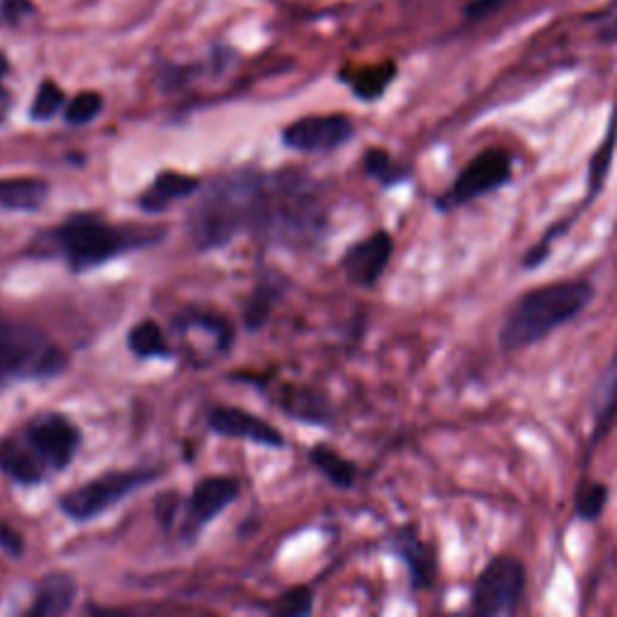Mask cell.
Segmentation results:
<instances>
[{"label": "cell", "instance_id": "obj_1", "mask_svg": "<svg viewBox=\"0 0 617 617\" xmlns=\"http://www.w3.org/2000/svg\"><path fill=\"white\" fill-rule=\"evenodd\" d=\"M166 235L162 227H138V225H113L97 213H73L56 227L44 229L39 235L30 253L44 259H61L73 273L95 270L123 253L152 247Z\"/></svg>", "mask_w": 617, "mask_h": 617}, {"label": "cell", "instance_id": "obj_2", "mask_svg": "<svg viewBox=\"0 0 617 617\" xmlns=\"http://www.w3.org/2000/svg\"><path fill=\"white\" fill-rule=\"evenodd\" d=\"M326 227L321 188L306 172H263L251 235L266 243L302 249L314 243Z\"/></svg>", "mask_w": 617, "mask_h": 617}, {"label": "cell", "instance_id": "obj_3", "mask_svg": "<svg viewBox=\"0 0 617 617\" xmlns=\"http://www.w3.org/2000/svg\"><path fill=\"white\" fill-rule=\"evenodd\" d=\"M261 184L263 172L243 166V170L220 174L201 186L203 191L186 217L191 247L208 253L229 247L243 231H251Z\"/></svg>", "mask_w": 617, "mask_h": 617}, {"label": "cell", "instance_id": "obj_4", "mask_svg": "<svg viewBox=\"0 0 617 617\" xmlns=\"http://www.w3.org/2000/svg\"><path fill=\"white\" fill-rule=\"evenodd\" d=\"M594 285L584 278L558 280L533 288L511 304L499 326L501 350H526L552 331L567 326L594 302Z\"/></svg>", "mask_w": 617, "mask_h": 617}, {"label": "cell", "instance_id": "obj_5", "mask_svg": "<svg viewBox=\"0 0 617 617\" xmlns=\"http://www.w3.org/2000/svg\"><path fill=\"white\" fill-rule=\"evenodd\" d=\"M68 357L42 328L0 312V391L20 381L63 375Z\"/></svg>", "mask_w": 617, "mask_h": 617}, {"label": "cell", "instance_id": "obj_6", "mask_svg": "<svg viewBox=\"0 0 617 617\" xmlns=\"http://www.w3.org/2000/svg\"><path fill=\"white\" fill-rule=\"evenodd\" d=\"M158 470L148 468H126V470H107L93 480H85L73 490L58 497V509L75 523L95 521L101 513H107L116 505H121L126 497L143 490L145 485L158 480Z\"/></svg>", "mask_w": 617, "mask_h": 617}, {"label": "cell", "instance_id": "obj_7", "mask_svg": "<svg viewBox=\"0 0 617 617\" xmlns=\"http://www.w3.org/2000/svg\"><path fill=\"white\" fill-rule=\"evenodd\" d=\"M526 596V570L513 558H495L475 578L470 613L483 617H507L521 610Z\"/></svg>", "mask_w": 617, "mask_h": 617}, {"label": "cell", "instance_id": "obj_8", "mask_svg": "<svg viewBox=\"0 0 617 617\" xmlns=\"http://www.w3.org/2000/svg\"><path fill=\"white\" fill-rule=\"evenodd\" d=\"M18 434L48 475L66 470L83 444V432L63 413L36 415Z\"/></svg>", "mask_w": 617, "mask_h": 617}, {"label": "cell", "instance_id": "obj_9", "mask_svg": "<svg viewBox=\"0 0 617 617\" xmlns=\"http://www.w3.org/2000/svg\"><path fill=\"white\" fill-rule=\"evenodd\" d=\"M513 164L511 158L499 148H490L475 154V158L463 166L454 184L448 186L440 198H436V208L448 213L461 205H468L478 201L487 193H492L511 182Z\"/></svg>", "mask_w": 617, "mask_h": 617}, {"label": "cell", "instance_id": "obj_10", "mask_svg": "<svg viewBox=\"0 0 617 617\" xmlns=\"http://www.w3.org/2000/svg\"><path fill=\"white\" fill-rule=\"evenodd\" d=\"M239 492L241 485L237 478H231V475H210V478L198 480L191 497L186 499L182 521H178V535H182V540H186L188 545L196 543L198 535L210 526V521L235 505Z\"/></svg>", "mask_w": 617, "mask_h": 617}, {"label": "cell", "instance_id": "obj_11", "mask_svg": "<svg viewBox=\"0 0 617 617\" xmlns=\"http://www.w3.org/2000/svg\"><path fill=\"white\" fill-rule=\"evenodd\" d=\"M355 136V123L343 113L304 116L282 131V143L294 152L326 154L347 145Z\"/></svg>", "mask_w": 617, "mask_h": 617}, {"label": "cell", "instance_id": "obj_12", "mask_svg": "<svg viewBox=\"0 0 617 617\" xmlns=\"http://www.w3.org/2000/svg\"><path fill=\"white\" fill-rule=\"evenodd\" d=\"M391 256H393V237L389 231L379 229L367 239L347 247V251L340 259V268L353 285L371 290L386 273V268H389Z\"/></svg>", "mask_w": 617, "mask_h": 617}, {"label": "cell", "instance_id": "obj_13", "mask_svg": "<svg viewBox=\"0 0 617 617\" xmlns=\"http://www.w3.org/2000/svg\"><path fill=\"white\" fill-rule=\"evenodd\" d=\"M208 430L227 440H247L268 448L285 446V436L263 418L231 405H215L208 410Z\"/></svg>", "mask_w": 617, "mask_h": 617}, {"label": "cell", "instance_id": "obj_14", "mask_svg": "<svg viewBox=\"0 0 617 617\" xmlns=\"http://www.w3.org/2000/svg\"><path fill=\"white\" fill-rule=\"evenodd\" d=\"M201 186H203V182L198 176L164 170L154 176V182L143 193H140L138 208L150 215L164 213L166 208H172L176 201H184V198L193 196V193H198Z\"/></svg>", "mask_w": 617, "mask_h": 617}, {"label": "cell", "instance_id": "obj_15", "mask_svg": "<svg viewBox=\"0 0 617 617\" xmlns=\"http://www.w3.org/2000/svg\"><path fill=\"white\" fill-rule=\"evenodd\" d=\"M391 548L405 564L413 588L420 591V588H430L434 584V576H436L434 555H432L430 545L424 543V540L413 529L398 531Z\"/></svg>", "mask_w": 617, "mask_h": 617}, {"label": "cell", "instance_id": "obj_16", "mask_svg": "<svg viewBox=\"0 0 617 617\" xmlns=\"http://www.w3.org/2000/svg\"><path fill=\"white\" fill-rule=\"evenodd\" d=\"M77 598V582L68 572H51L34 591V603L28 615L32 617H56L73 610Z\"/></svg>", "mask_w": 617, "mask_h": 617}, {"label": "cell", "instance_id": "obj_17", "mask_svg": "<svg viewBox=\"0 0 617 617\" xmlns=\"http://www.w3.org/2000/svg\"><path fill=\"white\" fill-rule=\"evenodd\" d=\"M591 415H594V434H591V444H598L617 422V345L606 369L600 371V377L594 386V393H591Z\"/></svg>", "mask_w": 617, "mask_h": 617}, {"label": "cell", "instance_id": "obj_18", "mask_svg": "<svg viewBox=\"0 0 617 617\" xmlns=\"http://www.w3.org/2000/svg\"><path fill=\"white\" fill-rule=\"evenodd\" d=\"M0 470H3L12 483L24 487L44 483V478L48 475L42 466H39V461L32 456L28 444L20 440V434L6 436V440L0 442Z\"/></svg>", "mask_w": 617, "mask_h": 617}, {"label": "cell", "instance_id": "obj_19", "mask_svg": "<svg viewBox=\"0 0 617 617\" xmlns=\"http://www.w3.org/2000/svg\"><path fill=\"white\" fill-rule=\"evenodd\" d=\"M48 182L34 176L0 178V208L36 213L48 198Z\"/></svg>", "mask_w": 617, "mask_h": 617}, {"label": "cell", "instance_id": "obj_20", "mask_svg": "<svg viewBox=\"0 0 617 617\" xmlns=\"http://www.w3.org/2000/svg\"><path fill=\"white\" fill-rule=\"evenodd\" d=\"M278 403L294 420L312 424H328L333 420L328 398L316 389H306V386H302V389H285L278 398Z\"/></svg>", "mask_w": 617, "mask_h": 617}, {"label": "cell", "instance_id": "obj_21", "mask_svg": "<svg viewBox=\"0 0 617 617\" xmlns=\"http://www.w3.org/2000/svg\"><path fill=\"white\" fill-rule=\"evenodd\" d=\"M285 294V282L275 273H266L259 278V285L253 288L251 297L243 308V326L247 331H259L266 326V321L273 314V306L282 300Z\"/></svg>", "mask_w": 617, "mask_h": 617}, {"label": "cell", "instance_id": "obj_22", "mask_svg": "<svg viewBox=\"0 0 617 617\" xmlns=\"http://www.w3.org/2000/svg\"><path fill=\"white\" fill-rule=\"evenodd\" d=\"M176 331H188V328H203L208 331L215 338L217 350H229L231 343H235V328H231L229 321L215 312H203V308H184L182 314L174 318Z\"/></svg>", "mask_w": 617, "mask_h": 617}, {"label": "cell", "instance_id": "obj_23", "mask_svg": "<svg viewBox=\"0 0 617 617\" xmlns=\"http://www.w3.org/2000/svg\"><path fill=\"white\" fill-rule=\"evenodd\" d=\"M308 461L314 463V468L324 475V478L340 487V490H350L357 480V468L353 461H347L345 456H340L336 448H331L326 444H318L314 446L312 452H308Z\"/></svg>", "mask_w": 617, "mask_h": 617}, {"label": "cell", "instance_id": "obj_24", "mask_svg": "<svg viewBox=\"0 0 617 617\" xmlns=\"http://www.w3.org/2000/svg\"><path fill=\"white\" fill-rule=\"evenodd\" d=\"M128 350L140 359H164L172 357L170 345L164 340V331L152 318H143L128 333Z\"/></svg>", "mask_w": 617, "mask_h": 617}, {"label": "cell", "instance_id": "obj_25", "mask_svg": "<svg viewBox=\"0 0 617 617\" xmlns=\"http://www.w3.org/2000/svg\"><path fill=\"white\" fill-rule=\"evenodd\" d=\"M362 166H365V172L371 178H377L379 186H383V188L398 186L410 178V166L396 162L389 152L379 150V148H371L365 152Z\"/></svg>", "mask_w": 617, "mask_h": 617}, {"label": "cell", "instance_id": "obj_26", "mask_svg": "<svg viewBox=\"0 0 617 617\" xmlns=\"http://www.w3.org/2000/svg\"><path fill=\"white\" fill-rule=\"evenodd\" d=\"M615 145H617V109H615L613 119H610L608 136L600 143V148L596 150L594 160H591V166H588V201L596 198L598 193H600V188H603V184H606L608 172H610V164H613Z\"/></svg>", "mask_w": 617, "mask_h": 617}, {"label": "cell", "instance_id": "obj_27", "mask_svg": "<svg viewBox=\"0 0 617 617\" xmlns=\"http://www.w3.org/2000/svg\"><path fill=\"white\" fill-rule=\"evenodd\" d=\"M396 75L393 63H383V66H369L357 71L350 77V85H353V93L359 99H377L383 95V89L391 85Z\"/></svg>", "mask_w": 617, "mask_h": 617}, {"label": "cell", "instance_id": "obj_28", "mask_svg": "<svg viewBox=\"0 0 617 617\" xmlns=\"http://www.w3.org/2000/svg\"><path fill=\"white\" fill-rule=\"evenodd\" d=\"M608 505V487L603 483L582 485L576 492V517L582 521H596Z\"/></svg>", "mask_w": 617, "mask_h": 617}, {"label": "cell", "instance_id": "obj_29", "mask_svg": "<svg viewBox=\"0 0 617 617\" xmlns=\"http://www.w3.org/2000/svg\"><path fill=\"white\" fill-rule=\"evenodd\" d=\"M312 610H314V594L308 586H294L285 591V594L275 600V606L270 608V613L280 617H304Z\"/></svg>", "mask_w": 617, "mask_h": 617}, {"label": "cell", "instance_id": "obj_30", "mask_svg": "<svg viewBox=\"0 0 617 617\" xmlns=\"http://www.w3.org/2000/svg\"><path fill=\"white\" fill-rule=\"evenodd\" d=\"M63 105H66V95H63V89L56 83L46 80V83H42V87L36 89L30 116L34 121H48L63 109Z\"/></svg>", "mask_w": 617, "mask_h": 617}, {"label": "cell", "instance_id": "obj_31", "mask_svg": "<svg viewBox=\"0 0 617 617\" xmlns=\"http://www.w3.org/2000/svg\"><path fill=\"white\" fill-rule=\"evenodd\" d=\"M105 109V99L97 93H80L75 95L66 107V121L71 126H87L93 123Z\"/></svg>", "mask_w": 617, "mask_h": 617}, {"label": "cell", "instance_id": "obj_32", "mask_svg": "<svg viewBox=\"0 0 617 617\" xmlns=\"http://www.w3.org/2000/svg\"><path fill=\"white\" fill-rule=\"evenodd\" d=\"M0 550L6 552L10 558H22L24 555V540L22 535L12 529L8 523H0Z\"/></svg>", "mask_w": 617, "mask_h": 617}, {"label": "cell", "instance_id": "obj_33", "mask_svg": "<svg viewBox=\"0 0 617 617\" xmlns=\"http://www.w3.org/2000/svg\"><path fill=\"white\" fill-rule=\"evenodd\" d=\"M598 36L603 42H617V0L600 12L598 18Z\"/></svg>", "mask_w": 617, "mask_h": 617}, {"label": "cell", "instance_id": "obj_34", "mask_svg": "<svg viewBox=\"0 0 617 617\" xmlns=\"http://www.w3.org/2000/svg\"><path fill=\"white\" fill-rule=\"evenodd\" d=\"M6 73H8V63H6L3 56H0V123L6 121V116L10 111V95H8V89L3 87Z\"/></svg>", "mask_w": 617, "mask_h": 617}]
</instances>
